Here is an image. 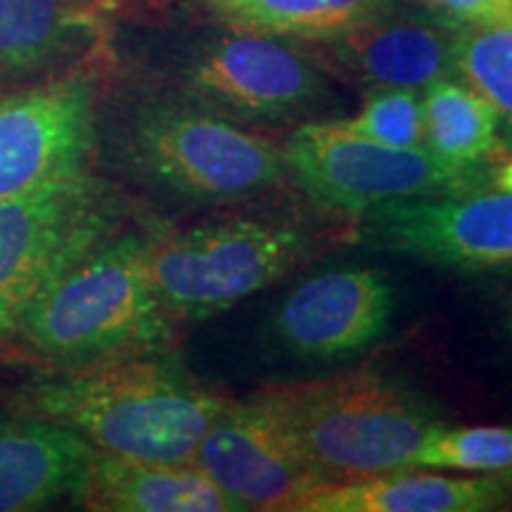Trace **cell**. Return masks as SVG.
Instances as JSON below:
<instances>
[{
    "mask_svg": "<svg viewBox=\"0 0 512 512\" xmlns=\"http://www.w3.org/2000/svg\"><path fill=\"white\" fill-rule=\"evenodd\" d=\"M12 406L60 422L112 456L185 465L230 399L197 382L174 349L159 347L43 370L19 387Z\"/></svg>",
    "mask_w": 512,
    "mask_h": 512,
    "instance_id": "obj_1",
    "label": "cell"
},
{
    "mask_svg": "<svg viewBox=\"0 0 512 512\" xmlns=\"http://www.w3.org/2000/svg\"><path fill=\"white\" fill-rule=\"evenodd\" d=\"M150 238L114 235L38 294L10 339L43 370H69L131 351L171 347L176 320L147 268Z\"/></svg>",
    "mask_w": 512,
    "mask_h": 512,
    "instance_id": "obj_2",
    "label": "cell"
},
{
    "mask_svg": "<svg viewBox=\"0 0 512 512\" xmlns=\"http://www.w3.org/2000/svg\"><path fill=\"white\" fill-rule=\"evenodd\" d=\"M254 396L325 484L403 470L422 441L446 425L430 399L373 370L271 384Z\"/></svg>",
    "mask_w": 512,
    "mask_h": 512,
    "instance_id": "obj_3",
    "label": "cell"
},
{
    "mask_svg": "<svg viewBox=\"0 0 512 512\" xmlns=\"http://www.w3.org/2000/svg\"><path fill=\"white\" fill-rule=\"evenodd\" d=\"M316 235L294 221L233 216L150 238L147 268L166 313L204 320L302 268Z\"/></svg>",
    "mask_w": 512,
    "mask_h": 512,
    "instance_id": "obj_4",
    "label": "cell"
},
{
    "mask_svg": "<svg viewBox=\"0 0 512 512\" xmlns=\"http://www.w3.org/2000/svg\"><path fill=\"white\" fill-rule=\"evenodd\" d=\"M124 155L145 181L195 204L252 200L285 181L283 150L197 102H157L136 114Z\"/></svg>",
    "mask_w": 512,
    "mask_h": 512,
    "instance_id": "obj_5",
    "label": "cell"
},
{
    "mask_svg": "<svg viewBox=\"0 0 512 512\" xmlns=\"http://www.w3.org/2000/svg\"><path fill=\"white\" fill-rule=\"evenodd\" d=\"M119 226L117 195L88 171L0 200V337Z\"/></svg>",
    "mask_w": 512,
    "mask_h": 512,
    "instance_id": "obj_6",
    "label": "cell"
},
{
    "mask_svg": "<svg viewBox=\"0 0 512 512\" xmlns=\"http://www.w3.org/2000/svg\"><path fill=\"white\" fill-rule=\"evenodd\" d=\"M283 150L287 176L318 207L361 216L382 202L479 188L489 171H460L425 145L392 147L344 128L339 121H306Z\"/></svg>",
    "mask_w": 512,
    "mask_h": 512,
    "instance_id": "obj_7",
    "label": "cell"
},
{
    "mask_svg": "<svg viewBox=\"0 0 512 512\" xmlns=\"http://www.w3.org/2000/svg\"><path fill=\"white\" fill-rule=\"evenodd\" d=\"M192 98L238 124H287L335 102L325 69L297 41L230 29L185 67Z\"/></svg>",
    "mask_w": 512,
    "mask_h": 512,
    "instance_id": "obj_8",
    "label": "cell"
},
{
    "mask_svg": "<svg viewBox=\"0 0 512 512\" xmlns=\"http://www.w3.org/2000/svg\"><path fill=\"white\" fill-rule=\"evenodd\" d=\"M363 242L460 271H512V195L491 185L382 202L361 214Z\"/></svg>",
    "mask_w": 512,
    "mask_h": 512,
    "instance_id": "obj_9",
    "label": "cell"
},
{
    "mask_svg": "<svg viewBox=\"0 0 512 512\" xmlns=\"http://www.w3.org/2000/svg\"><path fill=\"white\" fill-rule=\"evenodd\" d=\"M95 102L88 67L0 98V200L88 171Z\"/></svg>",
    "mask_w": 512,
    "mask_h": 512,
    "instance_id": "obj_10",
    "label": "cell"
},
{
    "mask_svg": "<svg viewBox=\"0 0 512 512\" xmlns=\"http://www.w3.org/2000/svg\"><path fill=\"white\" fill-rule=\"evenodd\" d=\"M192 465L245 512H297L299 503L325 484L254 394L230 401L202 437Z\"/></svg>",
    "mask_w": 512,
    "mask_h": 512,
    "instance_id": "obj_11",
    "label": "cell"
},
{
    "mask_svg": "<svg viewBox=\"0 0 512 512\" xmlns=\"http://www.w3.org/2000/svg\"><path fill=\"white\" fill-rule=\"evenodd\" d=\"M396 294L384 273L330 268L292 287L273 313V339L292 358L339 363L373 347L394 318Z\"/></svg>",
    "mask_w": 512,
    "mask_h": 512,
    "instance_id": "obj_12",
    "label": "cell"
},
{
    "mask_svg": "<svg viewBox=\"0 0 512 512\" xmlns=\"http://www.w3.org/2000/svg\"><path fill=\"white\" fill-rule=\"evenodd\" d=\"M456 24L411 8L384 12L344 34L311 41L320 67L351 83L377 88H422L453 76L451 50Z\"/></svg>",
    "mask_w": 512,
    "mask_h": 512,
    "instance_id": "obj_13",
    "label": "cell"
},
{
    "mask_svg": "<svg viewBox=\"0 0 512 512\" xmlns=\"http://www.w3.org/2000/svg\"><path fill=\"white\" fill-rule=\"evenodd\" d=\"M512 510V470H392L318 486L297 512H491Z\"/></svg>",
    "mask_w": 512,
    "mask_h": 512,
    "instance_id": "obj_14",
    "label": "cell"
},
{
    "mask_svg": "<svg viewBox=\"0 0 512 512\" xmlns=\"http://www.w3.org/2000/svg\"><path fill=\"white\" fill-rule=\"evenodd\" d=\"M91 441L38 415L0 418V512H31L74 501L95 458Z\"/></svg>",
    "mask_w": 512,
    "mask_h": 512,
    "instance_id": "obj_15",
    "label": "cell"
},
{
    "mask_svg": "<svg viewBox=\"0 0 512 512\" xmlns=\"http://www.w3.org/2000/svg\"><path fill=\"white\" fill-rule=\"evenodd\" d=\"M117 0H0V72L31 74L64 60H95Z\"/></svg>",
    "mask_w": 512,
    "mask_h": 512,
    "instance_id": "obj_16",
    "label": "cell"
},
{
    "mask_svg": "<svg viewBox=\"0 0 512 512\" xmlns=\"http://www.w3.org/2000/svg\"><path fill=\"white\" fill-rule=\"evenodd\" d=\"M79 505L98 512H245L192 463H145L95 451Z\"/></svg>",
    "mask_w": 512,
    "mask_h": 512,
    "instance_id": "obj_17",
    "label": "cell"
},
{
    "mask_svg": "<svg viewBox=\"0 0 512 512\" xmlns=\"http://www.w3.org/2000/svg\"><path fill=\"white\" fill-rule=\"evenodd\" d=\"M228 29L297 43L325 41L399 8L396 0H204Z\"/></svg>",
    "mask_w": 512,
    "mask_h": 512,
    "instance_id": "obj_18",
    "label": "cell"
},
{
    "mask_svg": "<svg viewBox=\"0 0 512 512\" xmlns=\"http://www.w3.org/2000/svg\"><path fill=\"white\" fill-rule=\"evenodd\" d=\"M425 147L441 162L460 171H484L505 147L494 107L456 76L432 81L422 95Z\"/></svg>",
    "mask_w": 512,
    "mask_h": 512,
    "instance_id": "obj_19",
    "label": "cell"
},
{
    "mask_svg": "<svg viewBox=\"0 0 512 512\" xmlns=\"http://www.w3.org/2000/svg\"><path fill=\"white\" fill-rule=\"evenodd\" d=\"M453 76L494 107L503 147L512 150V22L456 27Z\"/></svg>",
    "mask_w": 512,
    "mask_h": 512,
    "instance_id": "obj_20",
    "label": "cell"
},
{
    "mask_svg": "<svg viewBox=\"0 0 512 512\" xmlns=\"http://www.w3.org/2000/svg\"><path fill=\"white\" fill-rule=\"evenodd\" d=\"M403 470L505 472L512 470V427L441 425L422 441Z\"/></svg>",
    "mask_w": 512,
    "mask_h": 512,
    "instance_id": "obj_21",
    "label": "cell"
},
{
    "mask_svg": "<svg viewBox=\"0 0 512 512\" xmlns=\"http://www.w3.org/2000/svg\"><path fill=\"white\" fill-rule=\"evenodd\" d=\"M349 131L392 147L425 145V110L415 88H377L354 117L339 119Z\"/></svg>",
    "mask_w": 512,
    "mask_h": 512,
    "instance_id": "obj_22",
    "label": "cell"
},
{
    "mask_svg": "<svg viewBox=\"0 0 512 512\" xmlns=\"http://www.w3.org/2000/svg\"><path fill=\"white\" fill-rule=\"evenodd\" d=\"M448 22L456 27H491L512 22V0H441Z\"/></svg>",
    "mask_w": 512,
    "mask_h": 512,
    "instance_id": "obj_23",
    "label": "cell"
},
{
    "mask_svg": "<svg viewBox=\"0 0 512 512\" xmlns=\"http://www.w3.org/2000/svg\"><path fill=\"white\" fill-rule=\"evenodd\" d=\"M489 185L496 190L510 192L512 195V157H505L489 171Z\"/></svg>",
    "mask_w": 512,
    "mask_h": 512,
    "instance_id": "obj_24",
    "label": "cell"
},
{
    "mask_svg": "<svg viewBox=\"0 0 512 512\" xmlns=\"http://www.w3.org/2000/svg\"><path fill=\"white\" fill-rule=\"evenodd\" d=\"M501 328H503L505 339H508L512 347V278L508 287L503 290V299H501Z\"/></svg>",
    "mask_w": 512,
    "mask_h": 512,
    "instance_id": "obj_25",
    "label": "cell"
},
{
    "mask_svg": "<svg viewBox=\"0 0 512 512\" xmlns=\"http://www.w3.org/2000/svg\"><path fill=\"white\" fill-rule=\"evenodd\" d=\"M396 3H401L403 8H411V10H420V12H430V15H437V17H444V8H441V0H396ZM453 24V22H451Z\"/></svg>",
    "mask_w": 512,
    "mask_h": 512,
    "instance_id": "obj_26",
    "label": "cell"
},
{
    "mask_svg": "<svg viewBox=\"0 0 512 512\" xmlns=\"http://www.w3.org/2000/svg\"><path fill=\"white\" fill-rule=\"evenodd\" d=\"M164 0H117V10L121 8H157Z\"/></svg>",
    "mask_w": 512,
    "mask_h": 512,
    "instance_id": "obj_27",
    "label": "cell"
}]
</instances>
